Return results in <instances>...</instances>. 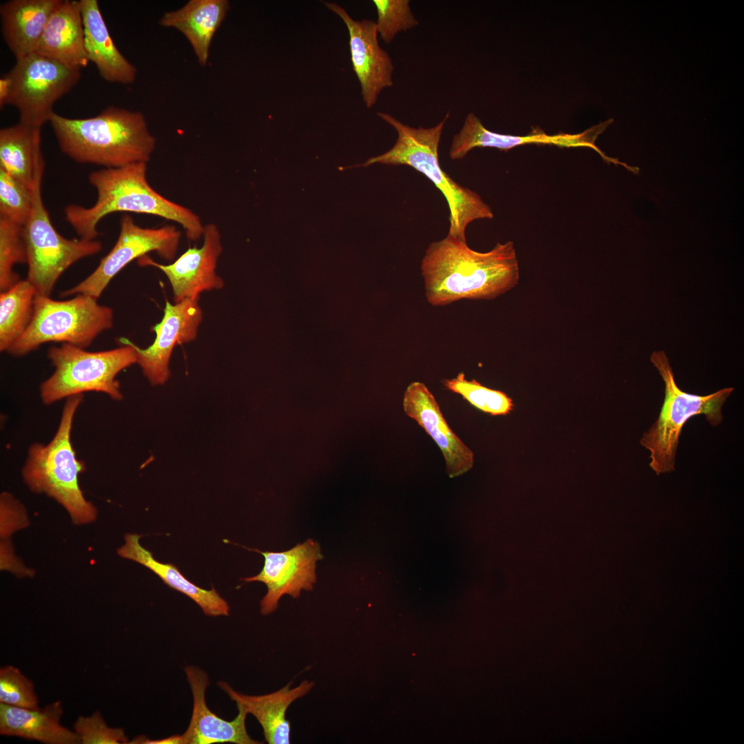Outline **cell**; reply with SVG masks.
I'll return each mask as SVG.
<instances>
[{
    "label": "cell",
    "mask_w": 744,
    "mask_h": 744,
    "mask_svg": "<svg viewBox=\"0 0 744 744\" xmlns=\"http://www.w3.org/2000/svg\"><path fill=\"white\" fill-rule=\"evenodd\" d=\"M123 343L120 347L96 352L68 343L49 348L47 356L54 371L40 386L43 402L50 404L90 391L121 400L123 394L116 376L137 362L135 344L130 341Z\"/></svg>",
    "instance_id": "7"
},
{
    "label": "cell",
    "mask_w": 744,
    "mask_h": 744,
    "mask_svg": "<svg viewBox=\"0 0 744 744\" xmlns=\"http://www.w3.org/2000/svg\"><path fill=\"white\" fill-rule=\"evenodd\" d=\"M28 257L27 280L38 296L50 297L61 275L76 261L103 249L96 240L68 239L52 225L41 194V183L34 189L31 215L23 227Z\"/></svg>",
    "instance_id": "9"
},
{
    "label": "cell",
    "mask_w": 744,
    "mask_h": 744,
    "mask_svg": "<svg viewBox=\"0 0 744 744\" xmlns=\"http://www.w3.org/2000/svg\"><path fill=\"white\" fill-rule=\"evenodd\" d=\"M449 391L460 395L479 410L493 415L509 413L513 408L512 400L504 392L483 386L477 380H468L464 373L442 381Z\"/></svg>",
    "instance_id": "28"
},
{
    "label": "cell",
    "mask_w": 744,
    "mask_h": 744,
    "mask_svg": "<svg viewBox=\"0 0 744 744\" xmlns=\"http://www.w3.org/2000/svg\"><path fill=\"white\" fill-rule=\"evenodd\" d=\"M36 52L69 67L87 66L89 59L79 1L62 0L48 22Z\"/></svg>",
    "instance_id": "23"
},
{
    "label": "cell",
    "mask_w": 744,
    "mask_h": 744,
    "mask_svg": "<svg viewBox=\"0 0 744 744\" xmlns=\"http://www.w3.org/2000/svg\"><path fill=\"white\" fill-rule=\"evenodd\" d=\"M37 293L27 280H20L0 295V351H7L31 322Z\"/></svg>",
    "instance_id": "27"
},
{
    "label": "cell",
    "mask_w": 744,
    "mask_h": 744,
    "mask_svg": "<svg viewBox=\"0 0 744 744\" xmlns=\"http://www.w3.org/2000/svg\"><path fill=\"white\" fill-rule=\"evenodd\" d=\"M11 92V83L8 76L4 74L0 79V107L3 108L8 103Z\"/></svg>",
    "instance_id": "35"
},
{
    "label": "cell",
    "mask_w": 744,
    "mask_h": 744,
    "mask_svg": "<svg viewBox=\"0 0 744 744\" xmlns=\"http://www.w3.org/2000/svg\"><path fill=\"white\" fill-rule=\"evenodd\" d=\"M181 233L174 225L158 228L141 227L125 214L120 220L118 239L95 270L78 285L63 291L61 297L85 294L98 299L111 280L127 264L147 253L156 251L166 260L174 258Z\"/></svg>",
    "instance_id": "11"
},
{
    "label": "cell",
    "mask_w": 744,
    "mask_h": 744,
    "mask_svg": "<svg viewBox=\"0 0 744 744\" xmlns=\"http://www.w3.org/2000/svg\"><path fill=\"white\" fill-rule=\"evenodd\" d=\"M83 398V394L66 398L53 438L45 445L32 444L22 469L29 489L55 499L76 525L92 523L97 517L96 507L85 499L79 486V475L85 466L77 459L71 442L74 417Z\"/></svg>",
    "instance_id": "5"
},
{
    "label": "cell",
    "mask_w": 744,
    "mask_h": 744,
    "mask_svg": "<svg viewBox=\"0 0 744 744\" xmlns=\"http://www.w3.org/2000/svg\"><path fill=\"white\" fill-rule=\"evenodd\" d=\"M402 406L440 448L450 477L459 476L472 468L474 453L453 432L444 418L435 396L425 384L415 381L404 391Z\"/></svg>",
    "instance_id": "17"
},
{
    "label": "cell",
    "mask_w": 744,
    "mask_h": 744,
    "mask_svg": "<svg viewBox=\"0 0 744 744\" xmlns=\"http://www.w3.org/2000/svg\"><path fill=\"white\" fill-rule=\"evenodd\" d=\"M425 296L434 307L460 300H492L514 288L519 267L513 242L490 251L472 249L466 239L446 236L429 245L421 262Z\"/></svg>",
    "instance_id": "1"
},
{
    "label": "cell",
    "mask_w": 744,
    "mask_h": 744,
    "mask_svg": "<svg viewBox=\"0 0 744 744\" xmlns=\"http://www.w3.org/2000/svg\"><path fill=\"white\" fill-rule=\"evenodd\" d=\"M62 0H11L0 6L3 40L16 59L36 52L50 17Z\"/></svg>",
    "instance_id": "20"
},
{
    "label": "cell",
    "mask_w": 744,
    "mask_h": 744,
    "mask_svg": "<svg viewBox=\"0 0 744 744\" xmlns=\"http://www.w3.org/2000/svg\"><path fill=\"white\" fill-rule=\"evenodd\" d=\"M254 550L263 555L264 566L258 575L241 580L260 581L267 586V592L260 601L262 614L273 612L284 595L298 598L302 590L313 589L316 581V563L322 558L316 541L308 539L284 552Z\"/></svg>",
    "instance_id": "14"
},
{
    "label": "cell",
    "mask_w": 744,
    "mask_h": 744,
    "mask_svg": "<svg viewBox=\"0 0 744 744\" xmlns=\"http://www.w3.org/2000/svg\"><path fill=\"white\" fill-rule=\"evenodd\" d=\"M378 15L375 22L378 35L389 44L401 32L419 25L413 14L409 0H373Z\"/></svg>",
    "instance_id": "31"
},
{
    "label": "cell",
    "mask_w": 744,
    "mask_h": 744,
    "mask_svg": "<svg viewBox=\"0 0 744 744\" xmlns=\"http://www.w3.org/2000/svg\"><path fill=\"white\" fill-rule=\"evenodd\" d=\"M614 120L610 118L595 125L577 134L559 133L548 134L541 130H534L525 136L495 133L486 129L481 120L474 114L468 113L459 132L453 137L449 149L452 160H460L476 147H493L507 151L526 144L553 145L561 147H588L597 152L607 163L621 165L626 169L628 165L618 158H611L600 149L595 141Z\"/></svg>",
    "instance_id": "12"
},
{
    "label": "cell",
    "mask_w": 744,
    "mask_h": 744,
    "mask_svg": "<svg viewBox=\"0 0 744 744\" xmlns=\"http://www.w3.org/2000/svg\"><path fill=\"white\" fill-rule=\"evenodd\" d=\"M33 201L34 189L0 168V218L24 227L31 215Z\"/></svg>",
    "instance_id": "30"
},
{
    "label": "cell",
    "mask_w": 744,
    "mask_h": 744,
    "mask_svg": "<svg viewBox=\"0 0 744 744\" xmlns=\"http://www.w3.org/2000/svg\"><path fill=\"white\" fill-rule=\"evenodd\" d=\"M113 322V310L90 296L78 294L69 300H55L37 295L31 322L8 353L22 356L50 342L85 349L111 329Z\"/></svg>",
    "instance_id": "8"
},
{
    "label": "cell",
    "mask_w": 744,
    "mask_h": 744,
    "mask_svg": "<svg viewBox=\"0 0 744 744\" xmlns=\"http://www.w3.org/2000/svg\"><path fill=\"white\" fill-rule=\"evenodd\" d=\"M229 8L227 0H190L180 8L165 13L159 24L180 32L189 42L198 63L205 65L213 37Z\"/></svg>",
    "instance_id": "24"
},
{
    "label": "cell",
    "mask_w": 744,
    "mask_h": 744,
    "mask_svg": "<svg viewBox=\"0 0 744 744\" xmlns=\"http://www.w3.org/2000/svg\"><path fill=\"white\" fill-rule=\"evenodd\" d=\"M650 361L665 384V397L657 420L645 431L640 444L650 452V466L657 475L675 471L679 437L684 424L693 416L704 414L712 426L723 420L722 406L734 391L726 387L699 395L682 391L676 384L669 358L663 351H655Z\"/></svg>",
    "instance_id": "6"
},
{
    "label": "cell",
    "mask_w": 744,
    "mask_h": 744,
    "mask_svg": "<svg viewBox=\"0 0 744 744\" xmlns=\"http://www.w3.org/2000/svg\"><path fill=\"white\" fill-rule=\"evenodd\" d=\"M141 537L137 534H126L125 544L117 550L118 555L149 569L170 588L192 599L206 615L229 614V604L214 587L210 590L203 589L187 579L175 565L157 561L152 552L141 545Z\"/></svg>",
    "instance_id": "26"
},
{
    "label": "cell",
    "mask_w": 744,
    "mask_h": 744,
    "mask_svg": "<svg viewBox=\"0 0 744 744\" xmlns=\"http://www.w3.org/2000/svg\"><path fill=\"white\" fill-rule=\"evenodd\" d=\"M185 672L193 695V710L188 727L182 735H178V744L260 743L247 733L248 714L243 709L238 707V714L231 721L209 709L205 692L209 681L205 672L194 665L187 666Z\"/></svg>",
    "instance_id": "18"
},
{
    "label": "cell",
    "mask_w": 744,
    "mask_h": 744,
    "mask_svg": "<svg viewBox=\"0 0 744 744\" xmlns=\"http://www.w3.org/2000/svg\"><path fill=\"white\" fill-rule=\"evenodd\" d=\"M81 70L37 52L18 59L6 74L11 83L7 105L17 108L19 123L41 129L56 101L80 79Z\"/></svg>",
    "instance_id": "10"
},
{
    "label": "cell",
    "mask_w": 744,
    "mask_h": 744,
    "mask_svg": "<svg viewBox=\"0 0 744 744\" xmlns=\"http://www.w3.org/2000/svg\"><path fill=\"white\" fill-rule=\"evenodd\" d=\"M88 180L96 191L95 203L90 207L69 205L64 210L65 220L81 238L95 240L100 220L118 211L154 215L175 222L181 225L189 240H198L203 234L205 225L196 213L167 199L150 186L146 163L94 171Z\"/></svg>",
    "instance_id": "2"
},
{
    "label": "cell",
    "mask_w": 744,
    "mask_h": 744,
    "mask_svg": "<svg viewBox=\"0 0 744 744\" xmlns=\"http://www.w3.org/2000/svg\"><path fill=\"white\" fill-rule=\"evenodd\" d=\"M1 537L7 539L14 531L25 527L28 517L23 506L10 493L1 494Z\"/></svg>",
    "instance_id": "34"
},
{
    "label": "cell",
    "mask_w": 744,
    "mask_h": 744,
    "mask_svg": "<svg viewBox=\"0 0 744 744\" xmlns=\"http://www.w3.org/2000/svg\"><path fill=\"white\" fill-rule=\"evenodd\" d=\"M74 730L81 744L129 743L124 730L109 727L99 710L89 716H79L74 724Z\"/></svg>",
    "instance_id": "33"
},
{
    "label": "cell",
    "mask_w": 744,
    "mask_h": 744,
    "mask_svg": "<svg viewBox=\"0 0 744 744\" xmlns=\"http://www.w3.org/2000/svg\"><path fill=\"white\" fill-rule=\"evenodd\" d=\"M324 4L347 28L353 70L360 85L363 102L371 108L382 91L393 85L394 65L379 44L376 23L366 19H354L336 3L324 1Z\"/></svg>",
    "instance_id": "13"
},
{
    "label": "cell",
    "mask_w": 744,
    "mask_h": 744,
    "mask_svg": "<svg viewBox=\"0 0 744 744\" xmlns=\"http://www.w3.org/2000/svg\"><path fill=\"white\" fill-rule=\"evenodd\" d=\"M203 320L198 298L172 304L166 302L161 321L153 327L156 338L152 345H135L136 363L152 386L165 384L170 376L169 360L174 347L196 339Z\"/></svg>",
    "instance_id": "15"
},
{
    "label": "cell",
    "mask_w": 744,
    "mask_h": 744,
    "mask_svg": "<svg viewBox=\"0 0 744 744\" xmlns=\"http://www.w3.org/2000/svg\"><path fill=\"white\" fill-rule=\"evenodd\" d=\"M41 130L19 122L0 130V168L31 189L42 183Z\"/></svg>",
    "instance_id": "25"
},
{
    "label": "cell",
    "mask_w": 744,
    "mask_h": 744,
    "mask_svg": "<svg viewBox=\"0 0 744 744\" xmlns=\"http://www.w3.org/2000/svg\"><path fill=\"white\" fill-rule=\"evenodd\" d=\"M59 701L43 708H23L0 703V734L46 744L81 743L77 734L61 724Z\"/></svg>",
    "instance_id": "22"
},
{
    "label": "cell",
    "mask_w": 744,
    "mask_h": 744,
    "mask_svg": "<svg viewBox=\"0 0 744 744\" xmlns=\"http://www.w3.org/2000/svg\"><path fill=\"white\" fill-rule=\"evenodd\" d=\"M49 123L61 152L79 163L105 168L147 163L156 146L143 114L118 107L86 118L53 112Z\"/></svg>",
    "instance_id": "3"
},
{
    "label": "cell",
    "mask_w": 744,
    "mask_h": 744,
    "mask_svg": "<svg viewBox=\"0 0 744 744\" xmlns=\"http://www.w3.org/2000/svg\"><path fill=\"white\" fill-rule=\"evenodd\" d=\"M28 262L23 227L0 218V291H5L20 280L14 271L16 264Z\"/></svg>",
    "instance_id": "29"
},
{
    "label": "cell",
    "mask_w": 744,
    "mask_h": 744,
    "mask_svg": "<svg viewBox=\"0 0 744 744\" xmlns=\"http://www.w3.org/2000/svg\"><path fill=\"white\" fill-rule=\"evenodd\" d=\"M0 703L23 708L39 707L33 683L14 666L0 669Z\"/></svg>",
    "instance_id": "32"
},
{
    "label": "cell",
    "mask_w": 744,
    "mask_h": 744,
    "mask_svg": "<svg viewBox=\"0 0 744 744\" xmlns=\"http://www.w3.org/2000/svg\"><path fill=\"white\" fill-rule=\"evenodd\" d=\"M85 48L89 61L96 65L100 76L110 83H133L136 69L118 50L104 21L97 0H79Z\"/></svg>",
    "instance_id": "21"
},
{
    "label": "cell",
    "mask_w": 744,
    "mask_h": 744,
    "mask_svg": "<svg viewBox=\"0 0 744 744\" xmlns=\"http://www.w3.org/2000/svg\"><path fill=\"white\" fill-rule=\"evenodd\" d=\"M203 236V245L200 248H189L172 264H159L146 255L138 259L139 265L154 267L165 274L172 286L175 303L198 298L203 291L219 289L224 286L223 279L216 272L223 251L219 229L214 223L207 224Z\"/></svg>",
    "instance_id": "16"
},
{
    "label": "cell",
    "mask_w": 744,
    "mask_h": 744,
    "mask_svg": "<svg viewBox=\"0 0 744 744\" xmlns=\"http://www.w3.org/2000/svg\"><path fill=\"white\" fill-rule=\"evenodd\" d=\"M217 684L236 703L237 707L243 709L258 720L269 744L290 743L291 725L286 718L287 710L293 701L308 694L314 685L313 681L304 680L295 688H290V683L267 694L249 696L234 690L225 681H218Z\"/></svg>",
    "instance_id": "19"
},
{
    "label": "cell",
    "mask_w": 744,
    "mask_h": 744,
    "mask_svg": "<svg viewBox=\"0 0 744 744\" xmlns=\"http://www.w3.org/2000/svg\"><path fill=\"white\" fill-rule=\"evenodd\" d=\"M377 115L396 131L397 138L395 144L386 152L346 169L381 163L407 165L423 174L440 189L448 203L450 211L448 236L466 239V229L471 223L493 218L491 207L476 192L458 184L440 166L438 148L449 113L438 124L428 128L411 127L387 113L378 112Z\"/></svg>",
    "instance_id": "4"
}]
</instances>
